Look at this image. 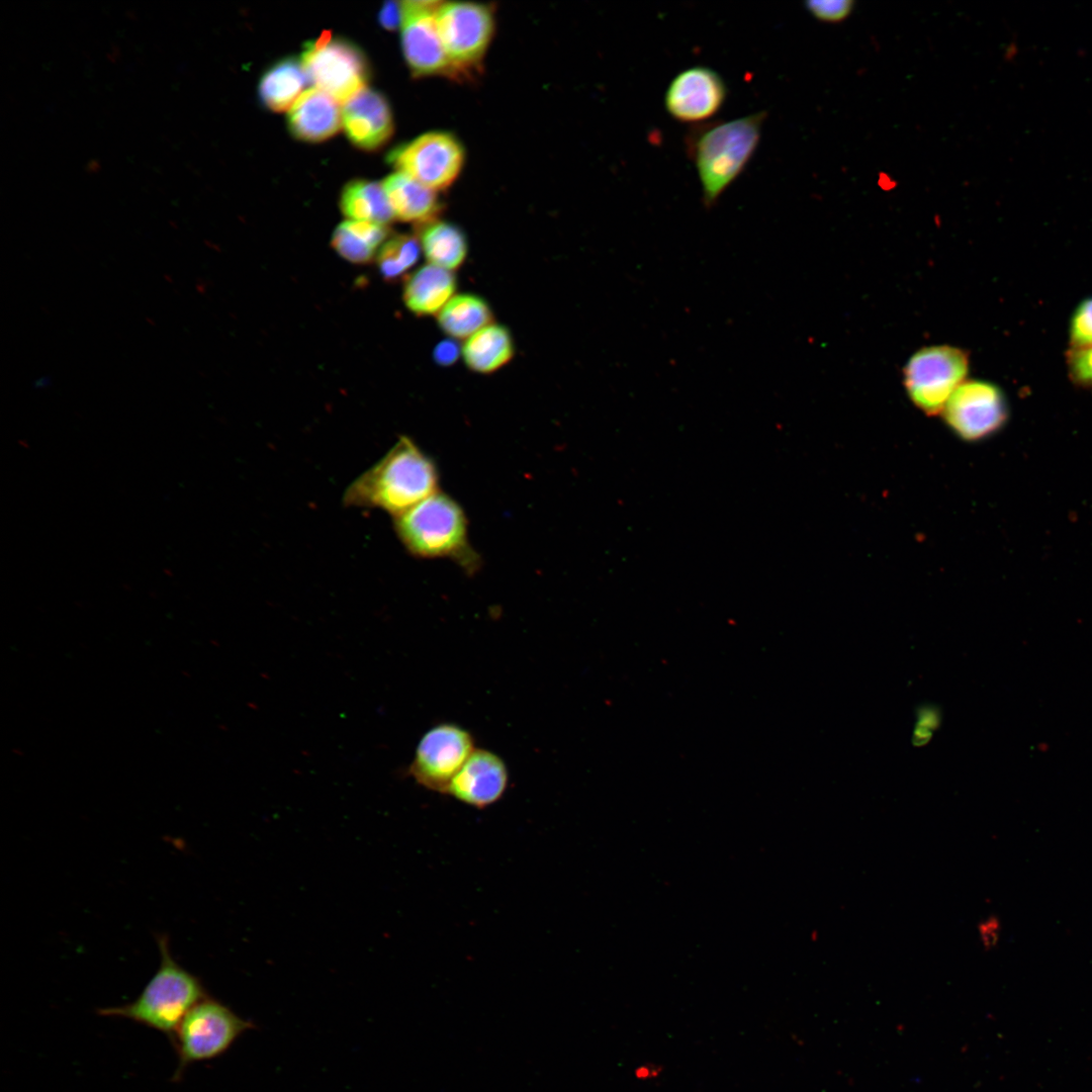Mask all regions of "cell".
<instances>
[{
  "instance_id": "cell-5",
  "label": "cell",
  "mask_w": 1092,
  "mask_h": 1092,
  "mask_svg": "<svg viewBox=\"0 0 1092 1092\" xmlns=\"http://www.w3.org/2000/svg\"><path fill=\"white\" fill-rule=\"evenodd\" d=\"M250 1028L251 1023L228 1006L202 999L186 1014L171 1040L178 1061L172 1081L178 1082L190 1065L224 1054Z\"/></svg>"
},
{
  "instance_id": "cell-3",
  "label": "cell",
  "mask_w": 1092,
  "mask_h": 1092,
  "mask_svg": "<svg viewBox=\"0 0 1092 1092\" xmlns=\"http://www.w3.org/2000/svg\"><path fill=\"white\" fill-rule=\"evenodd\" d=\"M157 943L160 965L140 995L127 1004L98 1009V1014L134 1021L171 1041L186 1014L207 996L200 980L173 958L168 937L157 936Z\"/></svg>"
},
{
  "instance_id": "cell-23",
  "label": "cell",
  "mask_w": 1092,
  "mask_h": 1092,
  "mask_svg": "<svg viewBox=\"0 0 1092 1092\" xmlns=\"http://www.w3.org/2000/svg\"><path fill=\"white\" fill-rule=\"evenodd\" d=\"M340 207L343 214L351 220L388 224L394 218L382 184L373 181L349 182L342 191Z\"/></svg>"
},
{
  "instance_id": "cell-15",
  "label": "cell",
  "mask_w": 1092,
  "mask_h": 1092,
  "mask_svg": "<svg viewBox=\"0 0 1092 1092\" xmlns=\"http://www.w3.org/2000/svg\"><path fill=\"white\" fill-rule=\"evenodd\" d=\"M342 122L349 140L366 151L380 148L393 132V118L387 100L367 87L343 103Z\"/></svg>"
},
{
  "instance_id": "cell-21",
  "label": "cell",
  "mask_w": 1092,
  "mask_h": 1092,
  "mask_svg": "<svg viewBox=\"0 0 1092 1092\" xmlns=\"http://www.w3.org/2000/svg\"><path fill=\"white\" fill-rule=\"evenodd\" d=\"M493 312L489 303L474 293L454 295L437 316L440 329L455 340L468 339L490 325Z\"/></svg>"
},
{
  "instance_id": "cell-28",
  "label": "cell",
  "mask_w": 1092,
  "mask_h": 1092,
  "mask_svg": "<svg viewBox=\"0 0 1092 1092\" xmlns=\"http://www.w3.org/2000/svg\"><path fill=\"white\" fill-rule=\"evenodd\" d=\"M854 7L851 0L807 1L805 8L816 19L827 23H839L848 18Z\"/></svg>"
},
{
  "instance_id": "cell-16",
  "label": "cell",
  "mask_w": 1092,
  "mask_h": 1092,
  "mask_svg": "<svg viewBox=\"0 0 1092 1092\" xmlns=\"http://www.w3.org/2000/svg\"><path fill=\"white\" fill-rule=\"evenodd\" d=\"M291 133L306 142H322L343 126L339 102L328 93L310 88L301 93L288 111Z\"/></svg>"
},
{
  "instance_id": "cell-27",
  "label": "cell",
  "mask_w": 1092,
  "mask_h": 1092,
  "mask_svg": "<svg viewBox=\"0 0 1092 1092\" xmlns=\"http://www.w3.org/2000/svg\"><path fill=\"white\" fill-rule=\"evenodd\" d=\"M1066 364L1069 379L1078 387L1092 389V345L1068 349Z\"/></svg>"
},
{
  "instance_id": "cell-26",
  "label": "cell",
  "mask_w": 1092,
  "mask_h": 1092,
  "mask_svg": "<svg viewBox=\"0 0 1092 1092\" xmlns=\"http://www.w3.org/2000/svg\"><path fill=\"white\" fill-rule=\"evenodd\" d=\"M1069 349L1092 345V296L1083 299L1075 307L1069 320Z\"/></svg>"
},
{
  "instance_id": "cell-18",
  "label": "cell",
  "mask_w": 1092,
  "mask_h": 1092,
  "mask_svg": "<svg viewBox=\"0 0 1092 1092\" xmlns=\"http://www.w3.org/2000/svg\"><path fill=\"white\" fill-rule=\"evenodd\" d=\"M456 289L457 279L453 271L428 263L406 279L403 301L416 315L438 314L454 296Z\"/></svg>"
},
{
  "instance_id": "cell-1",
  "label": "cell",
  "mask_w": 1092,
  "mask_h": 1092,
  "mask_svg": "<svg viewBox=\"0 0 1092 1092\" xmlns=\"http://www.w3.org/2000/svg\"><path fill=\"white\" fill-rule=\"evenodd\" d=\"M434 461L408 437L402 436L372 467L346 488L347 507L380 509L393 518L438 491Z\"/></svg>"
},
{
  "instance_id": "cell-31",
  "label": "cell",
  "mask_w": 1092,
  "mask_h": 1092,
  "mask_svg": "<svg viewBox=\"0 0 1092 1092\" xmlns=\"http://www.w3.org/2000/svg\"><path fill=\"white\" fill-rule=\"evenodd\" d=\"M380 24L387 30H395L401 25L402 9L401 2H385L378 15Z\"/></svg>"
},
{
  "instance_id": "cell-14",
  "label": "cell",
  "mask_w": 1092,
  "mask_h": 1092,
  "mask_svg": "<svg viewBox=\"0 0 1092 1092\" xmlns=\"http://www.w3.org/2000/svg\"><path fill=\"white\" fill-rule=\"evenodd\" d=\"M509 781L504 760L485 749H474L453 778L448 794L467 805L483 808L500 799Z\"/></svg>"
},
{
  "instance_id": "cell-2",
  "label": "cell",
  "mask_w": 1092,
  "mask_h": 1092,
  "mask_svg": "<svg viewBox=\"0 0 1092 1092\" xmlns=\"http://www.w3.org/2000/svg\"><path fill=\"white\" fill-rule=\"evenodd\" d=\"M766 111L726 121L695 126L686 136V149L698 173L702 201L713 207L739 177L754 155Z\"/></svg>"
},
{
  "instance_id": "cell-6",
  "label": "cell",
  "mask_w": 1092,
  "mask_h": 1092,
  "mask_svg": "<svg viewBox=\"0 0 1092 1092\" xmlns=\"http://www.w3.org/2000/svg\"><path fill=\"white\" fill-rule=\"evenodd\" d=\"M436 19L455 79L476 73L494 34L492 6L475 2H442Z\"/></svg>"
},
{
  "instance_id": "cell-8",
  "label": "cell",
  "mask_w": 1092,
  "mask_h": 1092,
  "mask_svg": "<svg viewBox=\"0 0 1092 1092\" xmlns=\"http://www.w3.org/2000/svg\"><path fill=\"white\" fill-rule=\"evenodd\" d=\"M301 64L308 81L339 103L366 87L368 66L363 54L330 32L306 44Z\"/></svg>"
},
{
  "instance_id": "cell-7",
  "label": "cell",
  "mask_w": 1092,
  "mask_h": 1092,
  "mask_svg": "<svg viewBox=\"0 0 1092 1092\" xmlns=\"http://www.w3.org/2000/svg\"><path fill=\"white\" fill-rule=\"evenodd\" d=\"M969 357L962 349L930 346L918 350L904 368V385L912 402L932 416L942 412L954 390L965 381Z\"/></svg>"
},
{
  "instance_id": "cell-12",
  "label": "cell",
  "mask_w": 1092,
  "mask_h": 1092,
  "mask_svg": "<svg viewBox=\"0 0 1092 1092\" xmlns=\"http://www.w3.org/2000/svg\"><path fill=\"white\" fill-rule=\"evenodd\" d=\"M443 1H402L401 44L414 76L454 78L445 53L436 15Z\"/></svg>"
},
{
  "instance_id": "cell-20",
  "label": "cell",
  "mask_w": 1092,
  "mask_h": 1092,
  "mask_svg": "<svg viewBox=\"0 0 1092 1092\" xmlns=\"http://www.w3.org/2000/svg\"><path fill=\"white\" fill-rule=\"evenodd\" d=\"M422 251L428 263L454 271L466 260L468 242L458 225L435 219L418 226Z\"/></svg>"
},
{
  "instance_id": "cell-4",
  "label": "cell",
  "mask_w": 1092,
  "mask_h": 1092,
  "mask_svg": "<svg viewBox=\"0 0 1092 1092\" xmlns=\"http://www.w3.org/2000/svg\"><path fill=\"white\" fill-rule=\"evenodd\" d=\"M393 525L400 542L416 557L454 558L470 568L475 565L465 513L444 492L437 491L395 517Z\"/></svg>"
},
{
  "instance_id": "cell-24",
  "label": "cell",
  "mask_w": 1092,
  "mask_h": 1092,
  "mask_svg": "<svg viewBox=\"0 0 1092 1092\" xmlns=\"http://www.w3.org/2000/svg\"><path fill=\"white\" fill-rule=\"evenodd\" d=\"M420 240L414 235L399 234L388 238L377 254L381 276L386 281L398 280L419 260Z\"/></svg>"
},
{
  "instance_id": "cell-9",
  "label": "cell",
  "mask_w": 1092,
  "mask_h": 1092,
  "mask_svg": "<svg viewBox=\"0 0 1092 1092\" xmlns=\"http://www.w3.org/2000/svg\"><path fill=\"white\" fill-rule=\"evenodd\" d=\"M465 160L461 142L447 131H429L393 149L387 161L434 191L450 187Z\"/></svg>"
},
{
  "instance_id": "cell-25",
  "label": "cell",
  "mask_w": 1092,
  "mask_h": 1092,
  "mask_svg": "<svg viewBox=\"0 0 1092 1092\" xmlns=\"http://www.w3.org/2000/svg\"><path fill=\"white\" fill-rule=\"evenodd\" d=\"M332 247L344 259L354 264H367L373 259L376 249L354 229L351 221L339 224L332 236Z\"/></svg>"
},
{
  "instance_id": "cell-10",
  "label": "cell",
  "mask_w": 1092,
  "mask_h": 1092,
  "mask_svg": "<svg viewBox=\"0 0 1092 1092\" xmlns=\"http://www.w3.org/2000/svg\"><path fill=\"white\" fill-rule=\"evenodd\" d=\"M947 427L961 439L977 442L999 431L1008 419L1003 390L987 380H965L942 412Z\"/></svg>"
},
{
  "instance_id": "cell-19",
  "label": "cell",
  "mask_w": 1092,
  "mask_h": 1092,
  "mask_svg": "<svg viewBox=\"0 0 1092 1092\" xmlns=\"http://www.w3.org/2000/svg\"><path fill=\"white\" fill-rule=\"evenodd\" d=\"M515 343L510 330L491 323L469 337L462 346L465 365L480 374L493 373L514 358Z\"/></svg>"
},
{
  "instance_id": "cell-22",
  "label": "cell",
  "mask_w": 1092,
  "mask_h": 1092,
  "mask_svg": "<svg viewBox=\"0 0 1092 1092\" xmlns=\"http://www.w3.org/2000/svg\"><path fill=\"white\" fill-rule=\"evenodd\" d=\"M308 78L302 64L288 58L273 65L263 75L259 93L263 103L271 110L281 112L297 100Z\"/></svg>"
},
{
  "instance_id": "cell-30",
  "label": "cell",
  "mask_w": 1092,
  "mask_h": 1092,
  "mask_svg": "<svg viewBox=\"0 0 1092 1092\" xmlns=\"http://www.w3.org/2000/svg\"><path fill=\"white\" fill-rule=\"evenodd\" d=\"M462 356V347L455 339L443 340L433 351V359L440 366H451Z\"/></svg>"
},
{
  "instance_id": "cell-17",
  "label": "cell",
  "mask_w": 1092,
  "mask_h": 1092,
  "mask_svg": "<svg viewBox=\"0 0 1092 1092\" xmlns=\"http://www.w3.org/2000/svg\"><path fill=\"white\" fill-rule=\"evenodd\" d=\"M382 187L397 219L417 226L438 219L442 204L436 191L414 178L396 172L383 180Z\"/></svg>"
},
{
  "instance_id": "cell-13",
  "label": "cell",
  "mask_w": 1092,
  "mask_h": 1092,
  "mask_svg": "<svg viewBox=\"0 0 1092 1092\" xmlns=\"http://www.w3.org/2000/svg\"><path fill=\"white\" fill-rule=\"evenodd\" d=\"M727 93L726 82L717 71L693 66L672 78L664 93V107L676 121L703 122L722 108Z\"/></svg>"
},
{
  "instance_id": "cell-29",
  "label": "cell",
  "mask_w": 1092,
  "mask_h": 1092,
  "mask_svg": "<svg viewBox=\"0 0 1092 1092\" xmlns=\"http://www.w3.org/2000/svg\"><path fill=\"white\" fill-rule=\"evenodd\" d=\"M1002 925L998 917L991 915L980 921L978 933L982 946L990 950L997 946L1001 936Z\"/></svg>"
},
{
  "instance_id": "cell-11",
  "label": "cell",
  "mask_w": 1092,
  "mask_h": 1092,
  "mask_svg": "<svg viewBox=\"0 0 1092 1092\" xmlns=\"http://www.w3.org/2000/svg\"><path fill=\"white\" fill-rule=\"evenodd\" d=\"M472 735L464 728L442 723L421 738L410 770L425 788L447 793L449 786L474 750Z\"/></svg>"
}]
</instances>
